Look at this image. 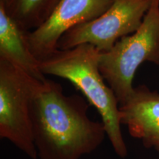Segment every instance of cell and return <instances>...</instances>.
I'll return each mask as SVG.
<instances>
[{"instance_id":"5","label":"cell","mask_w":159,"mask_h":159,"mask_svg":"<svg viewBox=\"0 0 159 159\" xmlns=\"http://www.w3.org/2000/svg\"><path fill=\"white\" fill-rule=\"evenodd\" d=\"M152 0H116L102 16L67 31L60 39L57 49H70L91 44L106 52L117 41L135 33L150 8Z\"/></svg>"},{"instance_id":"8","label":"cell","mask_w":159,"mask_h":159,"mask_svg":"<svg viewBox=\"0 0 159 159\" xmlns=\"http://www.w3.org/2000/svg\"><path fill=\"white\" fill-rule=\"evenodd\" d=\"M0 59L7 61L32 78L44 82L40 61L31 51L25 32L0 5Z\"/></svg>"},{"instance_id":"6","label":"cell","mask_w":159,"mask_h":159,"mask_svg":"<svg viewBox=\"0 0 159 159\" xmlns=\"http://www.w3.org/2000/svg\"><path fill=\"white\" fill-rule=\"evenodd\" d=\"M116 0H61L50 16L35 30L27 33L31 51L39 61L57 50L63 35L73 27L102 16Z\"/></svg>"},{"instance_id":"9","label":"cell","mask_w":159,"mask_h":159,"mask_svg":"<svg viewBox=\"0 0 159 159\" xmlns=\"http://www.w3.org/2000/svg\"><path fill=\"white\" fill-rule=\"evenodd\" d=\"M61 0H8L3 5L8 15L27 33L49 19ZM1 5V4H0Z\"/></svg>"},{"instance_id":"10","label":"cell","mask_w":159,"mask_h":159,"mask_svg":"<svg viewBox=\"0 0 159 159\" xmlns=\"http://www.w3.org/2000/svg\"><path fill=\"white\" fill-rule=\"evenodd\" d=\"M7 2H8V0H0V4H1V5H5Z\"/></svg>"},{"instance_id":"7","label":"cell","mask_w":159,"mask_h":159,"mask_svg":"<svg viewBox=\"0 0 159 159\" xmlns=\"http://www.w3.org/2000/svg\"><path fill=\"white\" fill-rule=\"evenodd\" d=\"M121 125L145 148L159 144V92L146 85L134 87L128 99L119 105Z\"/></svg>"},{"instance_id":"2","label":"cell","mask_w":159,"mask_h":159,"mask_svg":"<svg viewBox=\"0 0 159 159\" xmlns=\"http://www.w3.org/2000/svg\"><path fill=\"white\" fill-rule=\"evenodd\" d=\"M100 52L91 44H81L56 52L40 61L41 71L69 80L100 115L115 153L122 158L128 148L121 130L119 102L105 80L99 66Z\"/></svg>"},{"instance_id":"3","label":"cell","mask_w":159,"mask_h":159,"mask_svg":"<svg viewBox=\"0 0 159 159\" xmlns=\"http://www.w3.org/2000/svg\"><path fill=\"white\" fill-rule=\"evenodd\" d=\"M145 62L159 65V0H152L135 33L121 39L110 51L99 54V69L119 105L133 93L135 75Z\"/></svg>"},{"instance_id":"4","label":"cell","mask_w":159,"mask_h":159,"mask_svg":"<svg viewBox=\"0 0 159 159\" xmlns=\"http://www.w3.org/2000/svg\"><path fill=\"white\" fill-rule=\"evenodd\" d=\"M40 83L0 59V138L8 140L32 159L38 158V153L31 107Z\"/></svg>"},{"instance_id":"11","label":"cell","mask_w":159,"mask_h":159,"mask_svg":"<svg viewBox=\"0 0 159 159\" xmlns=\"http://www.w3.org/2000/svg\"><path fill=\"white\" fill-rule=\"evenodd\" d=\"M155 149H156V150H157V152H158V153H159V144H158V145H156V147H155V148H154Z\"/></svg>"},{"instance_id":"1","label":"cell","mask_w":159,"mask_h":159,"mask_svg":"<svg viewBox=\"0 0 159 159\" xmlns=\"http://www.w3.org/2000/svg\"><path fill=\"white\" fill-rule=\"evenodd\" d=\"M89 102L66 95L47 79L38 85L31 107L33 134L39 159H80L96 150L107 136L101 122L89 118Z\"/></svg>"}]
</instances>
